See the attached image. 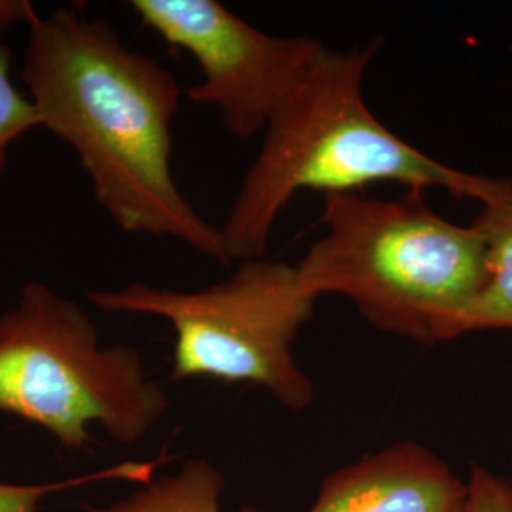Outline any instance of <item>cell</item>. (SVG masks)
I'll use <instances>...</instances> for the list:
<instances>
[{"instance_id": "30bf717a", "label": "cell", "mask_w": 512, "mask_h": 512, "mask_svg": "<svg viewBox=\"0 0 512 512\" xmlns=\"http://www.w3.org/2000/svg\"><path fill=\"white\" fill-rule=\"evenodd\" d=\"M156 471V463H120L112 465L109 469H101L90 475L74 476L67 480H55L46 484H12V482H0V512H38L40 503L48 499L50 495L86 486L93 482H107V480H137L148 482Z\"/></svg>"}, {"instance_id": "52a82bcc", "label": "cell", "mask_w": 512, "mask_h": 512, "mask_svg": "<svg viewBox=\"0 0 512 512\" xmlns=\"http://www.w3.org/2000/svg\"><path fill=\"white\" fill-rule=\"evenodd\" d=\"M467 484L406 440L329 476L308 512H463Z\"/></svg>"}, {"instance_id": "ba28073f", "label": "cell", "mask_w": 512, "mask_h": 512, "mask_svg": "<svg viewBox=\"0 0 512 512\" xmlns=\"http://www.w3.org/2000/svg\"><path fill=\"white\" fill-rule=\"evenodd\" d=\"M476 222L488 241V279L461 313L454 338L476 330H512V177L499 181Z\"/></svg>"}, {"instance_id": "6da1fadb", "label": "cell", "mask_w": 512, "mask_h": 512, "mask_svg": "<svg viewBox=\"0 0 512 512\" xmlns=\"http://www.w3.org/2000/svg\"><path fill=\"white\" fill-rule=\"evenodd\" d=\"M14 21L29 27L19 76L40 128L73 148L109 219L230 266L219 226L173 177L171 124L183 97L173 73L124 46L109 21L74 8L40 16L31 2H14Z\"/></svg>"}, {"instance_id": "4fadbf2b", "label": "cell", "mask_w": 512, "mask_h": 512, "mask_svg": "<svg viewBox=\"0 0 512 512\" xmlns=\"http://www.w3.org/2000/svg\"><path fill=\"white\" fill-rule=\"evenodd\" d=\"M0 44H2V42H0Z\"/></svg>"}, {"instance_id": "277c9868", "label": "cell", "mask_w": 512, "mask_h": 512, "mask_svg": "<svg viewBox=\"0 0 512 512\" xmlns=\"http://www.w3.org/2000/svg\"><path fill=\"white\" fill-rule=\"evenodd\" d=\"M169 408L141 353L101 346V332L78 302L27 281L18 304L0 313V412L35 423L69 452L92 450L90 427L135 444Z\"/></svg>"}, {"instance_id": "9c48e42d", "label": "cell", "mask_w": 512, "mask_h": 512, "mask_svg": "<svg viewBox=\"0 0 512 512\" xmlns=\"http://www.w3.org/2000/svg\"><path fill=\"white\" fill-rule=\"evenodd\" d=\"M224 486L226 480L215 465L194 459L175 475L152 478L126 499L90 512H224L220 507Z\"/></svg>"}, {"instance_id": "8fae6325", "label": "cell", "mask_w": 512, "mask_h": 512, "mask_svg": "<svg viewBox=\"0 0 512 512\" xmlns=\"http://www.w3.org/2000/svg\"><path fill=\"white\" fill-rule=\"evenodd\" d=\"M40 128L29 97L19 92L12 80V50L0 44V177L6 169L8 150L23 137Z\"/></svg>"}, {"instance_id": "7c38bea8", "label": "cell", "mask_w": 512, "mask_h": 512, "mask_svg": "<svg viewBox=\"0 0 512 512\" xmlns=\"http://www.w3.org/2000/svg\"><path fill=\"white\" fill-rule=\"evenodd\" d=\"M463 512H512V482L475 467L467 482Z\"/></svg>"}, {"instance_id": "8992f818", "label": "cell", "mask_w": 512, "mask_h": 512, "mask_svg": "<svg viewBox=\"0 0 512 512\" xmlns=\"http://www.w3.org/2000/svg\"><path fill=\"white\" fill-rule=\"evenodd\" d=\"M129 8L165 44L194 57L202 82L186 97L219 110L238 139L264 133L327 52L317 38L268 35L219 0H131Z\"/></svg>"}, {"instance_id": "7a4b0ae2", "label": "cell", "mask_w": 512, "mask_h": 512, "mask_svg": "<svg viewBox=\"0 0 512 512\" xmlns=\"http://www.w3.org/2000/svg\"><path fill=\"white\" fill-rule=\"evenodd\" d=\"M380 46L329 50L264 129L220 226L228 262L264 258L275 222L298 192L355 194L368 184L408 190L442 188L454 198L486 203L501 179L471 175L427 156L374 116L363 82Z\"/></svg>"}, {"instance_id": "3957f363", "label": "cell", "mask_w": 512, "mask_h": 512, "mask_svg": "<svg viewBox=\"0 0 512 512\" xmlns=\"http://www.w3.org/2000/svg\"><path fill=\"white\" fill-rule=\"evenodd\" d=\"M325 234L296 264L317 298L340 294L374 329L420 344L454 340V327L488 279V241L478 222L461 226L423 190L397 200L323 196Z\"/></svg>"}, {"instance_id": "5b68a950", "label": "cell", "mask_w": 512, "mask_h": 512, "mask_svg": "<svg viewBox=\"0 0 512 512\" xmlns=\"http://www.w3.org/2000/svg\"><path fill=\"white\" fill-rule=\"evenodd\" d=\"M97 310L154 315L175 332L171 380L209 378L266 389L289 410H306L313 384L296 365V334L319 300L296 264L253 258L228 279L200 291H173L135 281L86 291Z\"/></svg>"}]
</instances>
